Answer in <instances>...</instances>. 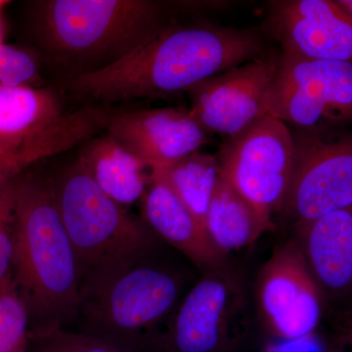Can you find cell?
I'll list each match as a JSON object with an SVG mask.
<instances>
[{"label": "cell", "instance_id": "obj_19", "mask_svg": "<svg viewBox=\"0 0 352 352\" xmlns=\"http://www.w3.org/2000/svg\"><path fill=\"white\" fill-rule=\"evenodd\" d=\"M219 177L217 157L200 151L150 170V180L166 185L205 227L208 206Z\"/></svg>", "mask_w": 352, "mask_h": 352}, {"label": "cell", "instance_id": "obj_15", "mask_svg": "<svg viewBox=\"0 0 352 352\" xmlns=\"http://www.w3.org/2000/svg\"><path fill=\"white\" fill-rule=\"evenodd\" d=\"M296 240L322 292L347 293L352 282V208L296 223Z\"/></svg>", "mask_w": 352, "mask_h": 352}, {"label": "cell", "instance_id": "obj_8", "mask_svg": "<svg viewBox=\"0 0 352 352\" xmlns=\"http://www.w3.org/2000/svg\"><path fill=\"white\" fill-rule=\"evenodd\" d=\"M293 170L284 210L296 223L352 208V138L340 127L292 131Z\"/></svg>", "mask_w": 352, "mask_h": 352}, {"label": "cell", "instance_id": "obj_12", "mask_svg": "<svg viewBox=\"0 0 352 352\" xmlns=\"http://www.w3.org/2000/svg\"><path fill=\"white\" fill-rule=\"evenodd\" d=\"M266 29L282 52L310 59L351 62L352 16L333 0H275Z\"/></svg>", "mask_w": 352, "mask_h": 352}, {"label": "cell", "instance_id": "obj_14", "mask_svg": "<svg viewBox=\"0 0 352 352\" xmlns=\"http://www.w3.org/2000/svg\"><path fill=\"white\" fill-rule=\"evenodd\" d=\"M61 103L50 88L0 85V149L50 156V127L61 119Z\"/></svg>", "mask_w": 352, "mask_h": 352}, {"label": "cell", "instance_id": "obj_1", "mask_svg": "<svg viewBox=\"0 0 352 352\" xmlns=\"http://www.w3.org/2000/svg\"><path fill=\"white\" fill-rule=\"evenodd\" d=\"M265 51L263 36L254 30L175 21L108 68L63 85L85 106L109 109L113 104L187 92Z\"/></svg>", "mask_w": 352, "mask_h": 352}, {"label": "cell", "instance_id": "obj_10", "mask_svg": "<svg viewBox=\"0 0 352 352\" xmlns=\"http://www.w3.org/2000/svg\"><path fill=\"white\" fill-rule=\"evenodd\" d=\"M256 302L261 325L275 340L296 339L316 330L324 294L296 240L277 247L259 271Z\"/></svg>", "mask_w": 352, "mask_h": 352}, {"label": "cell", "instance_id": "obj_7", "mask_svg": "<svg viewBox=\"0 0 352 352\" xmlns=\"http://www.w3.org/2000/svg\"><path fill=\"white\" fill-rule=\"evenodd\" d=\"M266 115L298 129L340 127L351 122V62L280 53L266 98Z\"/></svg>", "mask_w": 352, "mask_h": 352}, {"label": "cell", "instance_id": "obj_3", "mask_svg": "<svg viewBox=\"0 0 352 352\" xmlns=\"http://www.w3.org/2000/svg\"><path fill=\"white\" fill-rule=\"evenodd\" d=\"M11 274L34 327H63L78 315L80 284L53 182L21 173L16 194Z\"/></svg>", "mask_w": 352, "mask_h": 352}, {"label": "cell", "instance_id": "obj_20", "mask_svg": "<svg viewBox=\"0 0 352 352\" xmlns=\"http://www.w3.org/2000/svg\"><path fill=\"white\" fill-rule=\"evenodd\" d=\"M30 317L11 271L0 282V352H28Z\"/></svg>", "mask_w": 352, "mask_h": 352}, {"label": "cell", "instance_id": "obj_21", "mask_svg": "<svg viewBox=\"0 0 352 352\" xmlns=\"http://www.w3.org/2000/svg\"><path fill=\"white\" fill-rule=\"evenodd\" d=\"M28 352H129L60 326L31 329Z\"/></svg>", "mask_w": 352, "mask_h": 352}, {"label": "cell", "instance_id": "obj_25", "mask_svg": "<svg viewBox=\"0 0 352 352\" xmlns=\"http://www.w3.org/2000/svg\"><path fill=\"white\" fill-rule=\"evenodd\" d=\"M32 161L25 153H13L0 149V175H20L32 166Z\"/></svg>", "mask_w": 352, "mask_h": 352}, {"label": "cell", "instance_id": "obj_26", "mask_svg": "<svg viewBox=\"0 0 352 352\" xmlns=\"http://www.w3.org/2000/svg\"><path fill=\"white\" fill-rule=\"evenodd\" d=\"M340 7L349 15L352 16V2L351 0H338Z\"/></svg>", "mask_w": 352, "mask_h": 352}, {"label": "cell", "instance_id": "obj_5", "mask_svg": "<svg viewBox=\"0 0 352 352\" xmlns=\"http://www.w3.org/2000/svg\"><path fill=\"white\" fill-rule=\"evenodd\" d=\"M55 201L78 264L80 284L141 256L156 234L106 195L80 162L53 182Z\"/></svg>", "mask_w": 352, "mask_h": 352}, {"label": "cell", "instance_id": "obj_2", "mask_svg": "<svg viewBox=\"0 0 352 352\" xmlns=\"http://www.w3.org/2000/svg\"><path fill=\"white\" fill-rule=\"evenodd\" d=\"M183 3L38 0L29 6L28 27L38 58L61 75L64 82L126 57L175 22Z\"/></svg>", "mask_w": 352, "mask_h": 352}, {"label": "cell", "instance_id": "obj_9", "mask_svg": "<svg viewBox=\"0 0 352 352\" xmlns=\"http://www.w3.org/2000/svg\"><path fill=\"white\" fill-rule=\"evenodd\" d=\"M219 173L267 219L283 208L293 170L292 131L265 115L226 139L217 156Z\"/></svg>", "mask_w": 352, "mask_h": 352}, {"label": "cell", "instance_id": "obj_4", "mask_svg": "<svg viewBox=\"0 0 352 352\" xmlns=\"http://www.w3.org/2000/svg\"><path fill=\"white\" fill-rule=\"evenodd\" d=\"M141 256L80 285L76 317L85 335L129 352L153 351L182 296L175 271Z\"/></svg>", "mask_w": 352, "mask_h": 352}, {"label": "cell", "instance_id": "obj_24", "mask_svg": "<svg viewBox=\"0 0 352 352\" xmlns=\"http://www.w3.org/2000/svg\"><path fill=\"white\" fill-rule=\"evenodd\" d=\"M263 352H329L327 344L316 332L292 340H276Z\"/></svg>", "mask_w": 352, "mask_h": 352}, {"label": "cell", "instance_id": "obj_13", "mask_svg": "<svg viewBox=\"0 0 352 352\" xmlns=\"http://www.w3.org/2000/svg\"><path fill=\"white\" fill-rule=\"evenodd\" d=\"M105 131L150 170L199 151L208 141L187 108L112 113Z\"/></svg>", "mask_w": 352, "mask_h": 352}, {"label": "cell", "instance_id": "obj_6", "mask_svg": "<svg viewBox=\"0 0 352 352\" xmlns=\"http://www.w3.org/2000/svg\"><path fill=\"white\" fill-rule=\"evenodd\" d=\"M249 329L244 278L226 263L204 271L178 305L153 351L233 352Z\"/></svg>", "mask_w": 352, "mask_h": 352}, {"label": "cell", "instance_id": "obj_17", "mask_svg": "<svg viewBox=\"0 0 352 352\" xmlns=\"http://www.w3.org/2000/svg\"><path fill=\"white\" fill-rule=\"evenodd\" d=\"M83 145L78 161L106 195L122 206L142 198L150 182V168L142 161L107 133Z\"/></svg>", "mask_w": 352, "mask_h": 352}, {"label": "cell", "instance_id": "obj_22", "mask_svg": "<svg viewBox=\"0 0 352 352\" xmlns=\"http://www.w3.org/2000/svg\"><path fill=\"white\" fill-rule=\"evenodd\" d=\"M20 175H0V282L11 270L16 194Z\"/></svg>", "mask_w": 352, "mask_h": 352}, {"label": "cell", "instance_id": "obj_16", "mask_svg": "<svg viewBox=\"0 0 352 352\" xmlns=\"http://www.w3.org/2000/svg\"><path fill=\"white\" fill-rule=\"evenodd\" d=\"M143 221L204 271L226 263L206 227L163 183L150 180L143 194Z\"/></svg>", "mask_w": 352, "mask_h": 352}, {"label": "cell", "instance_id": "obj_18", "mask_svg": "<svg viewBox=\"0 0 352 352\" xmlns=\"http://www.w3.org/2000/svg\"><path fill=\"white\" fill-rule=\"evenodd\" d=\"M206 228L219 251L228 256L252 244L274 222L258 212L232 185L220 176L215 184L206 217Z\"/></svg>", "mask_w": 352, "mask_h": 352}, {"label": "cell", "instance_id": "obj_23", "mask_svg": "<svg viewBox=\"0 0 352 352\" xmlns=\"http://www.w3.org/2000/svg\"><path fill=\"white\" fill-rule=\"evenodd\" d=\"M41 80L39 62L28 51L0 44V85L38 87Z\"/></svg>", "mask_w": 352, "mask_h": 352}, {"label": "cell", "instance_id": "obj_11", "mask_svg": "<svg viewBox=\"0 0 352 352\" xmlns=\"http://www.w3.org/2000/svg\"><path fill=\"white\" fill-rule=\"evenodd\" d=\"M280 53L267 51L187 90L190 113L206 133L235 135L266 115Z\"/></svg>", "mask_w": 352, "mask_h": 352}, {"label": "cell", "instance_id": "obj_27", "mask_svg": "<svg viewBox=\"0 0 352 352\" xmlns=\"http://www.w3.org/2000/svg\"><path fill=\"white\" fill-rule=\"evenodd\" d=\"M6 3V1H1L0 0V14H1L2 8H3ZM1 43H3V34H2L1 16H0V44Z\"/></svg>", "mask_w": 352, "mask_h": 352}]
</instances>
